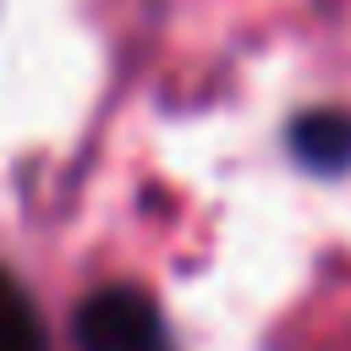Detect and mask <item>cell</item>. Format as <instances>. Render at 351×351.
<instances>
[{
	"mask_svg": "<svg viewBox=\"0 0 351 351\" xmlns=\"http://www.w3.org/2000/svg\"><path fill=\"white\" fill-rule=\"evenodd\" d=\"M77 351H176V340L148 291L104 285L77 307Z\"/></svg>",
	"mask_w": 351,
	"mask_h": 351,
	"instance_id": "obj_1",
	"label": "cell"
},
{
	"mask_svg": "<svg viewBox=\"0 0 351 351\" xmlns=\"http://www.w3.org/2000/svg\"><path fill=\"white\" fill-rule=\"evenodd\" d=\"M285 148L302 170L313 176H340L351 170V110H302L285 126Z\"/></svg>",
	"mask_w": 351,
	"mask_h": 351,
	"instance_id": "obj_2",
	"label": "cell"
},
{
	"mask_svg": "<svg viewBox=\"0 0 351 351\" xmlns=\"http://www.w3.org/2000/svg\"><path fill=\"white\" fill-rule=\"evenodd\" d=\"M0 351H49L44 318L11 269H0Z\"/></svg>",
	"mask_w": 351,
	"mask_h": 351,
	"instance_id": "obj_3",
	"label": "cell"
}]
</instances>
